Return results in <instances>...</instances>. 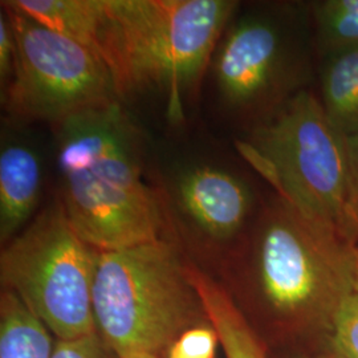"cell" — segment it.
<instances>
[{"label":"cell","mask_w":358,"mask_h":358,"mask_svg":"<svg viewBox=\"0 0 358 358\" xmlns=\"http://www.w3.org/2000/svg\"><path fill=\"white\" fill-rule=\"evenodd\" d=\"M355 294L358 297V244L355 250Z\"/></svg>","instance_id":"obj_21"},{"label":"cell","mask_w":358,"mask_h":358,"mask_svg":"<svg viewBox=\"0 0 358 358\" xmlns=\"http://www.w3.org/2000/svg\"><path fill=\"white\" fill-rule=\"evenodd\" d=\"M322 358H358V297L352 294L320 349Z\"/></svg>","instance_id":"obj_15"},{"label":"cell","mask_w":358,"mask_h":358,"mask_svg":"<svg viewBox=\"0 0 358 358\" xmlns=\"http://www.w3.org/2000/svg\"><path fill=\"white\" fill-rule=\"evenodd\" d=\"M93 309L97 332L120 355L164 358L179 336L208 322L190 259L166 236L100 251Z\"/></svg>","instance_id":"obj_4"},{"label":"cell","mask_w":358,"mask_h":358,"mask_svg":"<svg viewBox=\"0 0 358 358\" xmlns=\"http://www.w3.org/2000/svg\"><path fill=\"white\" fill-rule=\"evenodd\" d=\"M349 170H350V186H352V203L358 229V133L346 138Z\"/></svg>","instance_id":"obj_19"},{"label":"cell","mask_w":358,"mask_h":358,"mask_svg":"<svg viewBox=\"0 0 358 358\" xmlns=\"http://www.w3.org/2000/svg\"><path fill=\"white\" fill-rule=\"evenodd\" d=\"M13 26L16 52L10 84L1 92L7 118L56 127L84 112L121 103L103 60L1 1Z\"/></svg>","instance_id":"obj_7"},{"label":"cell","mask_w":358,"mask_h":358,"mask_svg":"<svg viewBox=\"0 0 358 358\" xmlns=\"http://www.w3.org/2000/svg\"><path fill=\"white\" fill-rule=\"evenodd\" d=\"M99 255L77 234L55 196L3 245L1 289L16 294L56 340L97 332L93 285Z\"/></svg>","instance_id":"obj_6"},{"label":"cell","mask_w":358,"mask_h":358,"mask_svg":"<svg viewBox=\"0 0 358 358\" xmlns=\"http://www.w3.org/2000/svg\"><path fill=\"white\" fill-rule=\"evenodd\" d=\"M59 198L77 234L99 251L166 236L159 192L145 180V138L112 103L53 127Z\"/></svg>","instance_id":"obj_3"},{"label":"cell","mask_w":358,"mask_h":358,"mask_svg":"<svg viewBox=\"0 0 358 358\" xmlns=\"http://www.w3.org/2000/svg\"><path fill=\"white\" fill-rule=\"evenodd\" d=\"M315 19L321 44L329 53L358 45V0L322 1Z\"/></svg>","instance_id":"obj_14"},{"label":"cell","mask_w":358,"mask_h":358,"mask_svg":"<svg viewBox=\"0 0 358 358\" xmlns=\"http://www.w3.org/2000/svg\"><path fill=\"white\" fill-rule=\"evenodd\" d=\"M236 10L232 0H94L83 45L109 69L121 103L155 96L176 124Z\"/></svg>","instance_id":"obj_2"},{"label":"cell","mask_w":358,"mask_h":358,"mask_svg":"<svg viewBox=\"0 0 358 358\" xmlns=\"http://www.w3.org/2000/svg\"><path fill=\"white\" fill-rule=\"evenodd\" d=\"M10 118L3 121L0 140V242L26 229L41 210L43 162L35 145Z\"/></svg>","instance_id":"obj_10"},{"label":"cell","mask_w":358,"mask_h":358,"mask_svg":"<svg viewBox=\"0 0 358 358\" xmlns=\"http://www.w3.org/2000/svg\"><path fill=\"white\" fill-rule=\"evenodd\" d=\"M51 358H121L99 332L72 340H55Z\"/></svg>","instance_id":"obj_17"},{"label":"cell","mask_w":358,"mask_h":358,"mask_svg":"<svg viewBox=\"0 0 358 358\" xmlns=\"http://www.w3.org/2000/svg\"><path fill=\"white\" fill-rule=\"evenodd\" d=\"M208 72L222 106L255 127L303 90L304 63L282 16L251 13L232 17Z\"/></svg>","instance_id":"obj_8"},{"label":"cell","mask_w":358,"mask_h":358,"mask_svg":"<svg viewBox=\"0 0 358 358\" xmlns=\"http://www.w3.org/2000/svg\"><path fill=\"white\" fill-rule=\"evenodd\" d=\"M357 244L273 192L215 278L269 352L319 353L355 294Z\"/></svg>","instance_id":"obj_1"},{"label":"cell","mask_w":358,"mask_h":358,"mask_svg":"<svg viewBox=\"0 0 358 358\" xmlns=\"http://www.w3.org/2000/svg\"><path fill=\"white\" fill-rule=\"evenodd\" d=\"M238 146L273 192L358 243L346 138L313 93L297 92Z\"/></svg>","instance_id":"obj_5"},{"label":"cell","mask_w":358,"mask_h":358,"mask_svg":"<svg viewBox=\"0 0 358 358\" xmlns=\"http://www.w3.org/2000/svg\"><path fill=\"white\" fill-rule=\"evenodd\" d=\"M220 348L219 337L211 322L194 327L179 336L164 358H215Z\"/></svg>","instance_id":"obj_16"},{"label":"cell","mask_w":358,"mask_h":358,"mask_svg":"<svg viewBox=\"0 0 358 358\" xmlns=\"http://www.w3.org/2000/svg\"><path fill=\"white\" fill-rule=\"evenodd\" d=\"M55 337L10 291L0 294V358H51Z\"/></svg>","instance_id":"obj_13"},{"label":"cell","mask_w":358,"mask_h":358,"mask_svg":"<svg viewBox=\"0 0 358 358\" xmlns=\"http://www.w3.org/2000/svg\"><path fill=\"white\" fill-rule=\"evenodd\" d=\"M271 358H322L316 352H271Z\"/></svg>","instance_id":"obj_20"},{"label":"cell","mask_w":358,"mask_h":358,"mask_svg":"<svg viewBox=\"0 0 358 358\" xmlns=\"http://www.w3.org/2000/svg\"><path fill=\"white\" fill-rule=\"evenodd\" d=\"M166 238L201 268L219 269L252 223L262 201L245 179L213 161H192L159 176Z\"/></svg>","instance_id":"obj_9"},{"label":"cell","mask_w":358,"mask_h":358,"mask_svg":"<svg viewBox=\"0 0 358 358\" xmlns=\"http://www.w3.org/2000/svg\"><path fill=\"white\" fill-rule=\"evenodd\" d=\"M321 105L337 130L358 133V45L331 52L321 75Z\"/></svg>","instance_id":"obj_12"},{"label":"cell","mask_w":358,"mask_h":358,"mask_svg":"<svg viewBox=\"0 0 358 358\" xmlns=\"http://www.w3.org/2000/svg\"><path fill=\"white\" fill-rule=\"evenodd\" d=\"M15 36L6 10L0 8V90L7 88L11 81L15 65Z\"/></svg>","instance_id":"obj_18"},{"label":"cell","mask_w":358,"mask_h":358,"mask_svg":"<svg viewBox=\"0 0 358 358\" xmlns=\"http://www.w3.org/2000/svg\"><path fill=\"white\" fill-rule=\"evenodd\" d=\"M190 271L224 358H271L268 346L250 325L223 284L192 260Z\"/></svg>","instance_id":"obj_11"},{"label":"cell","mask_w":358,"mask_h":358,"mask_svg":"<svg viewBox=\"0 0 358 358\" xmlns=\"http://www.w3.org/2000/svg\"><path fill=\"white\" fill-rule=\"evenodd\" d=\"M120 356L121 358H159L153 355H148V353H124Z\"/></svg>","instance_id":"obj_22"}]
</instances>
